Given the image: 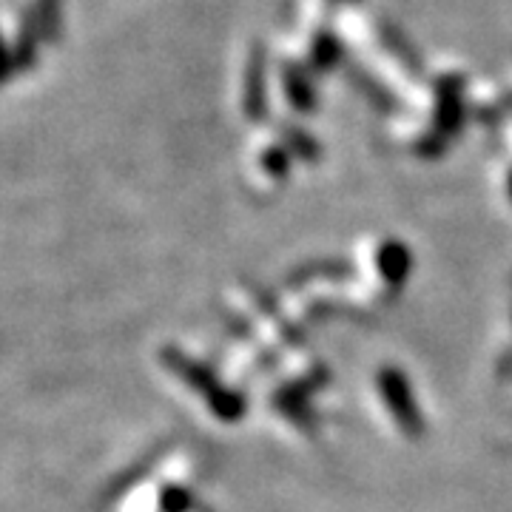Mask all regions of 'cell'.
<instances>
[{"label": "cell", "instance_id": "1", "mask_svg": "<svg viewBox=\"0 0 512 512\" xmlns=\"http://www.w3.org/2000/svg\"><path fill=\"white\" fill-rule=\"evenodd\" d=\"M12 66H15V52H9V46L3 43V37H0V83H3V77L12 72Z\"/></svg>", "mask_w": 512, "mask_h": 512}]
</instances>
